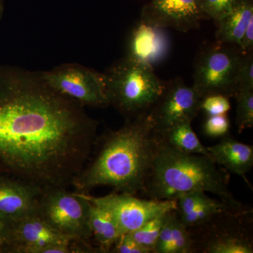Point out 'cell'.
<instances>
[{"label": "cell", "instance_id": "obj_1", "mask_svg": "<svg viewBox=\"0 0 253 253\" xmlns=\"http://www.w3.org/2000/svg\"><path fill=\"white\" fill-rule=\"evenodd\" d=\"M84 108L41 71L0 66V174L42 187L72 186L98 137L99 123Z\"/></svg>", "mask_w": 253, "mask_h": 253}, {"label": "cell", "instance_id": "obj_2", "mask_svg": "<svg viewBox=\"0 0 253 253\" xmlns=\"http://www.w3.org/2000/svg\"><path fill=\"white\" fill-rule=\"evenodd\" d=\"M161 141L149 113L127 120L117 130L97 137V150L72 186L84 194L101 186L133 196L141 193Z\"/></svg>", "mask_w": 253, "mask_h": 253}, {"label": "cell", "instance_id": "obj_3", "mask_svg": "<svg viewBox=\"0 0 253 253\" xmlns=\"http://www.w3.org/2000/svg\"><path fill=\"white\" fill-rule=\"evenodd\" d=\"M229 181V172L209 156L182 152L161 141L141 194L164 201L200 190L234 207L244 206L231 193Z\"/></svg>", "mask_w": 253, "mask_h": 253}, {"label": "cell", "instance_id": "obj_4", "mask_svg": "<svg viewBox=\"0 0 253 253\" xmlns=\"http://www.w3.org/2000/svg\"><path fill=\"white\" fill-rule=\"evenodd\" d=\"M104 75L109 105L126 121L149 113L165 85L154 67L126 55L113 63Z\"/></svg>", "mask_w": 253, "mask_h": 253}, {"label": "cell", "instance_id": "obj_5", "mask_svg": "<svg viewBox=\"0 0 253 253\" xmlns=\"http://www.w3.org/2000/svg\"><path fill=\"white\" fill-rule=\"evenodd\" d=\"M253 211L229 208L190 228L194 253H253Z\"/></svg>", "mask_w": 253, "mask_h": 253}, {"label": "cell", "instance_id": "obj_6", "mask_svg": "<svg viewBox=\"0 0 253 253\" xmlns=\"http://www.w3.org/2000/svg\"><path fill=\"white\" fill-rule=\"evenodd\" d=\"M243 55L237 46L216 41L202 47L194 62L193 86L201 97L237 93L236 76Z\"/></svg>", "mask_w": 253, "mask_h": 253}, {"label": "cell", "instance_id": "obj_7", "mask_svg": "<svg viewBox=\"0 0 253 253\" xmlns=\"http://www.w3.org/2000/svg\"><path fill=\"white\" fill-rule=\"evenodd\" d=\"M90 206L91 203L83 193H72L66 188L49 186L43 187L37 214L55 230L90 244Z\"/></svg>", "mask_w": 253, "mask_h": 253}, {"label": "cell", "instance_id": "obj_8", "mask_svg": "<svg viewBox=\"0 0 253 253\" xmlns=\"http://www.w3.org/2000/svg\"><path fill=\"white\" fill-rule=\"evenodd\" d=\"M41 74L51 87L83 107L110 106L104 73L77 63H64Z\"/></svg>", "mask_w": 253, "mask_h": 253}, {"label": "cell", "instance_id": "obj_9", "mask_svg": "<svg viewBox=\"0 0 253 253\" xmlns=\"http://www.w3.org/2000/svg\"><path fill=\"white\" fill-rule=\"evenodd\" d=\"M202 97L181 78L165 82L162 93L149 114L155 131L161 136L179 123L192 122L201 111Z\"/></svg>", "mask_w": 253, "mask_h": 253}, {"label": "cell", "instance_id": "obj_10", "mask_svg": "<svg viewBox=\"0 0 253 253\" xmlns=\"http://www.w3.org/2000/svg\"><path fill=\"white\" fill-rule=\"evenodd\" d=\"M83 194L91 204L104 208L111 214L122 235L139 229L159 214L177 209L176 200L141 199L118 192L101 197Z\"/></svg>", "mask_w": 253, "mask_h": 253}, {"label": "cell", "instance_id": "obj_11", "mask_svg": "<svg viewBox=\"0 0 253 253\" xmlns=\"http://www.w3.org/2000/svg\"><path fill=\"white\" fill-rule=\"evenodd\" d=\"M77 241L55 230L36 213L12 221L7 253H45L49 247Z\"/></svg>", "mask_w": 253, "mask_h": 253}, {"label": "cell", "instance_id": "obj_12", "mask_svg": "<svg viewBox=\"0 0 253 253\" xmlns=\"http://www.w3.org/2000/svg\"><path fill=\"white\" fill-rule=\"evenodd\" d=\"M141 18L181 32L199 28L206 19L200 0H153L143 9Z\"/></svg>", "mask_w": 253, "mask_h": 253}, {"label": "cell", "instance_id": "obj_13", "mask_svg": "<svg viewBox=\"0 0 253 253\" xmlns=\"http://www.w3.org/2000/svg\"><path fill=\"white\" fill-rule=\"evenodd\" d=\"M42 189L34 183L0 174V217L16 221L36 214Z\"/></svg>", "mask_w": 253, "mask_h": 253}, {"label": "cell", "instance_id": "obj_14", "mask_svg": "<svg viewBox=\"0 0 253 253\" xmlns=\"http://www.w3.org/2000/svg\"><path fill=\"white\" fill-rule=\"evenodd\" d=\"M166 29L141 18L131 31L126 56L152 67L161 62L170 49Z\"/></svg>", "mask_w": 253, "mask_h": 253}, {"label": "cell", "instance_id": "obj_15", "mask_svg": "<svg viewBox=\"0 0 253 253\" xmlns=\"http://www.w3.org/2000/svg\"><path fill=\"white\" fill-rule=\"evenodd\" d=\"M211 157L228 172L237 174L251 186L246 176L253 166V146L236 140L229 134L207 147Z\"/></svg>", "mask_w": 253, "mask_h": 253}, {"label": "cell", "instance_id": "obj_16", "mask_svg": "<svg viewBox=\"0 0 253 253\" xmlns=\"http://www.w3.org/2000/svg\"><path fill=\"white\" fill-rule=\"evenodd\" d=\"M252 21V0H240L229 14L216 23V41L239 46L246 28Z\"/></svg>", "mask_w": 253, "mask_h": 253}, {"label": "cell", "instance_id": "obj_17", "mask_svg": "<svg viewBox=\"0 0 253 253\" xmlns=\"http://www.w3.org/2000/svg\"><path fill=\"white\" fill-rule=\"evenodd\" d=\"M89 222L91 237L94 238L97 247L102 253H109L113 244L122 235L116 221L107 211L91 203Z\"/></svg>", "mask_w": 253, "mask_h": 253}, {"label": "cell", "instance_id": "obj_18", "mask_svg": "<svg viewBox=\"0 0 253 253\" xmlns=\"http://www.w3.org/2000/svg\"><path fill=\"white\" fill-rule=\"evenodd\" d=\"M160 138L163 142L178 151L187 154L205 155L211 157L208 148L201 144L199 137L193 130L191 122L189 121L172 126L163 133Z\"/></svg>", "mask_w": 253, "mask_h": 253}, {"label": "cell", "instance_id": "obj_19", "mask_svg": "<svg viewBox=\"0 0 253 253\" xmlns=\"http://www.w3.org/2000/svg\"><path fill=\"white\" fill-rule=\"evenodd\" d=\"M234 207V206L227 204L220 199H212L209 196H207L204 202L192 212L183 217L179 216V217L181 222L188 229H190V228L201 225L217 213L223 212L226 210H229V208Z\"/></svg>", "mask_w": 253, "mask_h": 253}, {"label": "cell", "instance_id": "obj_20", "mask_svg": "<svg viewBox=\"0 0 253 253\" xmlns=\"http://www.w3.org/2000/svg\"><path fill=\"white\" fill-rule=\"evenodd\" d=\"M169 212L163 213L150 219L139 229L129 234L138 244L149 251L150 253H152L158 236L166 223Z\"/></svg>", "mask_w": 253, "mask_h": 253}, {"label": "cell", "instance_id": "obj_21", "mask_svg": "<svg viewBox=\"0 0 253 253\" xmlns=\"http://www.w3.org/2000/svg\"><path fill=\"white\" fill-rule=\"evenodd\" d=\"M236 124L239 133L253 126V89H241L236 93Z\"/></svg>", "mask_w": 253, "mask_h": 253}, {"label": "cell", "instance_id": "obj_22", "mask_svg": "<svg viewBox=\"0 0 253 253\" xmlns=\"http://www.w3.org/2000/svg\"><path fill=\"white\" fill-rule=\"evenodd\" d=\"M169 217L172 228V253H194L191 234L181 222L177 211H170Z\"/></svg>", "mask_w": 253, "mask_h": 253}, {"label": "cell", "instance_id": "obj_23", "mask_svg": "<svg viewBox=\"0 0 253 253\" xmlns=\"http://www.w3.org/2000/svg\"><path fill=\"white\" fill-rule=\"evenodd\" d=\"M240 0H200L206 19H211L216 24L229 14Z\"/></svg>", "mask_w": 253, "mask_h": 253}, {"label": "cell", "instance_id": "obj_24", "mask_svg": "<svg viewBox=\"0 0 253 253\" xmlns=\"http://www.w3.org/2000/svg\"><path fill=\"white\" fill-rule=\"evenodd\" d=\"M201 111L207 116L226 114L231 109L229 98L222 94H211L201 100Z\"/></svg>", "mask_w": 253, "mask_h": 253}, {"label": "cell", "instance_id": "obj_25", "mask_svg": "<svg viewBox=\"0 0 253 253\" xmlns=\"http://www.w3.org/2000/svg\"><path fill=\"white\" fill-rule=\"evenodd\" d=\"M204 132L211 138H222L228 135L230 129V121L226 114L207 116L204 123Z\"/></svg>", "mask_w": 253, "mask_h": 253}, {"label": "cell", "instance_id": "obj_26", "mask_svg": "<svg viewBox=\"0 0 253 253\" xmlns=\"http://www.w3.org/2000/svg\"><path fill=\"white\" fill-rule=\"evenodd\" d=\"M237 91L253 89V51L243 55L236 76Z\"/></svg>", "mask_w": 253, "mask_h": 253}, {"label": "cell", "instance_id": "obj_27", "mask_svg": "<svg viewBox=\"0 0 253 253\" xmlns=\"http://www.w3.org/2000/svg\"><path fill=\"white\" fill-rule=\"evenodd\" d=\"M109 253H150L131 238L129 233L123 234L113 244Z\"/></svg>", "mask_w": 253, "mask_h": 253}, {"label": "cell", "instance_id": "obj_28", "mask_svg": "<svg viewBox=\"0 0 253 253\" xmlns=\"http://www.w3.org/2000/svg\"><path fill=\"white\" fill-rule=\"evenodd\" d=\"M12 221L0 217V253H7Z\"/></svg>", "mask_w": 253, "mask_h": 253}, {"label": "cell", "instance_id": "obj_29", "mask_svg": "<svg viewBox=\"0 0 253 253\" xmlns=\"http://www.w3.org/2000/svg\"><path fill=\"white\" fill-rule=\"evenodd\" d=\"M238 47L244 54L253 51V21L246 28Z\"/></svg>", "mask_w": 253, "mask_h": 253}, {"label": "cell", "instance_id": "obj_30", "mask_svg": "<svg viewBox=\"0 0 253 253\" xmlns=\"http://www.w3.org/2000/svg\"><path fill=\"white\" fill-rule=\"evenodd\" d=\"M4 5L3 0H0V20L2 18L3 14H4Z\"/></svg>", "mask_w": 253, "mask_h": 253}]
</instances>
